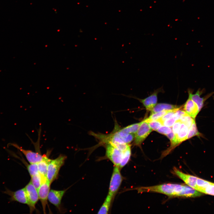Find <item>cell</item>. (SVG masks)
Listing matches in <instances>:
<instances>
[{
    "label": "cell",
    "instance_id": "6da1fadb",
    "mask_svg": "<svg viewBox=\"0 0 214 214\" xmlns=\"http://www.w3.org/2000/svg\"><path fill=\"white\" fill-rule=\"evenodd\" d=\"M140 192H154L171 197L193 198L202 195L201 193L184 184L166 183L156 185L142 187L138 188Z\"/></svg>",
    "mask_w": 214,
    "mask_h": 214
},
{
    "label": "cell",
    "instance_id": "7a4b0ae2",
    "mask_svg": "<svg viewBox=\"0 0 214 214\" xmlns=\"http://www.w3.org/2000/svg\"><path fill=\"white\" fill-rule=\"evenodd\" d=\"M90 134L97 139L100 143L106 144H113L116 143H124L129 144L134 140L135 134L127 133L117 129V128L111 133L105 134L90 132Z\"/></svg>",
    "mask_w": 214,
    "mask_h": 214
},
{
    "label": "cell",
    "instance_id": "3957f363",
    "mask_svg": "<svg viewBox=\"0 0 214 214\" xmlns=\"http://www.w3.org/2000/svg\"><path fill=\"white\" fill-rule=\"evenodd\" d=\"M67 158L65 155L61 154L56 158L51 160L49 163L47 178L51 183L57 178L60 169L64 164Z\"/></svg>",
    "mask_w": 214,
    "mask_h": 214
},
{
    "label": "cell",
    "instance_id": "277c9868",
    "mask_svg": "<svg viewBox=\"0 0 214 214\" xmlns=\"http://www.w3.org/2000/svg\"><path fill=\"white\" fill-rule=\"evenodd\" d=\"M40 134V132L39 133L38 139L37 141L34 143L37 148V150L36 152L23 149L15 143H11L10 145L13 146L19 150L24 155L30 163H38L42 160L43 157V155L40 153L39 149Z\"/></svg>",
    "mask_w": 214,
    "mask_h": 214
},
{
    "label": "cell",
    "instance_id": "5b68a950",
    "mask_svg": "<svg viewBox=\"0 0 214 214\" xmlns=\"http://www.w3.org/2000/svg\"><path fill=\"white\" fill-rule=\"evenodd\" d=\"M122 180L120 169L115 166L110 180L108 194L114 198L118 191Z\"/></svg>",
    "mask_w": 214,
    "mask_h": 214
},
{
    "label": "cell",
    "instance_id": "8992f818",
    "mask_svg": "<svg viewBox=\"0 0 214 214\" xmlns=\"http://www.w3.org/2000/svg\"><path fill=\"white\" fill-rule=\"evenodd\" d=\"M106 155L115 166L119 167L123 157L122 151L110 144H106Z\"/></svg>",
    "mask_w": 214,
    "mask_h": 214
},
{
    "label": "cell",
    "instance_id": "52a82bcc",
    "mask_svg": "<svg viewBox=\"0 0 214 214\" xmlns=\"http://www.w3.org/2000/svg\"><path fill=\"white\" fill-rule=\"evenodd\" d=\"M30 213L35 209V205L39 199L38 191L30 181L24 187Z\"/></svg>",
    "mask_w": 214,
    "mask_h": 214
},
{
    "label": "cell",
    "instance_id": "ba28073f",
    "mask_svg": "<svg viewBox=\"0 0 214 214\" xmlns=\"http://www.w3.org/2000/svg\"><path fill=\"white\" fill-rule=\"evenodd\" d=\"M42 180L41 184L38 190V193L44 213H45L46 206L48 204V196L51 183L47 178L42 179Z\"/></svg>",
    "mask_w": 214,
    "mask_h": 214
},
{
    "label": "cell",
    "instance_id": "9c48e42d",
    "mask_svg": "<svg viewBox=\"0 0 214 214\" xmlns=\"http://www.w3.org/2000/svg\"><path fill=\"white\" fill-rule=\"evenodd\" d=\"M152 131V129L147 123L144 121L141 122L135 134L134 142L135 145L140 147L142 142Z\"/></svg>",
    "mask_w": 214,
    "mask_h": 214
},
{
    "label": "cell",
    "instance_id": "30bf717a",
    "mask_svg": "<svg viewBox=\"0 0 214 214\" xmlns=\"http://www.w3.org/2000/svg\"><path fill=\"white\" fill-rule=\"evenodd\" d=\"M3 193L10 196L9 198L10 202H17L27 204L26 193L24 188L14 191L6 188Z\"/></svg>",
    "mask_w": 214,
    "mask_h": 214
},
{
    "label": "cell",
    "instance_id": "8fae6325",
    "mask_svg": "<svg viewBox=\"0 0 214 214\" xmlns=\"http://www.w3.org/2000/svg\"><path fill=\"white\" fill-rule=\"evenodd\" d=\"M205 91L204 89H199L195 94H193L192 90L191 89H188V97L191 99L196 104L198 107L199 111L203 107L205 101L214 93L213 92H212L206 95L204 97H201V95L204 93Z\"/></svg>",
    "mask_w": 214,
    "mask_h": 214
},
{
    "label": "cell",
    "instance_id": "7c38bea8",
    "mask_svg": "<svg viewBox=\"0 0 214 214\" xmlns=\"http://www.w3.org/2000/svg\"><path fill=\"white\" fill-rule=\"evenodd\" d=\"M162 87L155 90L149 96L143 99H138L142 103L147 111H151L156 104L157 102V95L158 93L162 92Z\"/></svg>",
    "mask_w": 214,
    "mask_h": 214
},
{
    "label": "cell",
    "instance_id": "4fadbf2b",
    "mask_svg": "<svg viewBox=\"0 0 214 214\" xmlns=\"http://www.w3.org/2000/svg\"><path fill=\"white\" fill-rule=\"evenodd\" d=\"M67 189L63 190H50L48 196L49 201L59 209L61 200Z\"/></svg>",
    "mask_w": 214,
    "mask_h": 214
},
{
    "label": "cell",
    "instance_id": "5bb4252c",
    "mask_svg": "<svg viewBox=\"0 0 214 214\" xmlns=\"http://www.w3.org/2000/svg\"><path fill=\"white\" fill-rule=\"evenodd\" d=\"M184 110L194 119L199 112L196 104L189 97L184 106Z\"/></svg>",
    "mask_w": 214,
    "mask_h": 214
},
{
    "label": "cell",
    "instance_id": "9a60e30c",
    "mask_svg": "<svg viewBox=\"0 0 214 214\" xmlns=\"http://www.w3.org/2000/svg\"><path fill=\"white\" fill-rule=\"evenodd\" d=\"M48 155H43V157L42 160L37 163L38 171L40 174L42 179L47 178V174L48 166L51 159H49Z\"/></svg>",
    "mask_w": 214,
    "mask_h": 214
},
{
    "label": "cell",
    "instance_id": "2e32d148",
    "mask_svg": "<svg viewBox=\"0 0 214 214\" xmlns=\"http://www.w3.org/2000/svg\"><path fill=\"white\" fill-rule=\"evenodd\" d=\"M179 107V106L169 104L158 103L156 104L151 110V113L152 114L163 111L172 110Z\"/></svg>",
    "mask_w": 214,
    "mask_h": 214
},
{
    "label": "cell",
    "instance_id": "e0dca14e",
    "mask_svg": "<svg viewBox=\"0 0 214 214\" xmlns=\"http://www.w3.org/2000/svg\"><path fill=\"white\" fill-rule=\"evenodd\" d=\"M189 128L185 124L182 123L180 129L176 135V137L178 144L186 140Z\"/></svg>",
    "mask_w": 214,
    "mask_h": 214
},
{
    "label": "cell",
    "instance_id": "ac0fdd59",
    "mask_svg": "<svg viewBox=\"0 0 214 214\" xmlns=\"http://www.w3.org/2000/svg\"><path fill=\"white\" fill-rule=\"evenodd\" d=\"M113 198L112 196L108 194L104 202L99 210L98 214H107L108 213Z\"/></svg>",
    "mask_w": 214,
    "mask_h": 214
},
{
    "label": "cell",
    "instance_id": "d6986e66",
    "mask_svg": "<svg viewBox=\"0 0 214 214\" xmlns=\"http://www.w3.org/2000/svg\"><path fill=\"white\" fill-rule=\"evenodd\" d=\"M195 136L200 137H202V135L198 131L195 121L194 120L191 126L189 128L186 140Z\"/></svg>",
    "mask_w": 214,
    "mask_h": 214
},
{
    "label": "cell",
    "instance_id": "ffe728a7",
    "mask_svg": "<svg viewBox=\"0 0 214 214\" xmlns=\"http://www.w3.org/2000/svg\"><path fill=\"white\" fill-rule=\"evenodd\" d=\"M131 155V150L130 145L128 148L124 151L123 155L122 161L119 168L120 169L125 166L129 162Z\"/></svg>",
    "mask_w": 214,
    "mask_h": 214
},
{
    "label": "cell",
    "instance_id": "44dd1931",
    "mask_svg": "<svg viewBox=\"0 0 214 214\" xmlns=\"http://www.w3.org/2000/svg\"><path fill=\"white\" fill-rule=\"evenodd\" d=\"M141 122L133 124L121 129H119L121 131L127 133L135 134L138 130Z\"/></svg>",
    "mask_w": 214,
    "mask_h": 214
},
{
    "label": "cell",
    "instance_id": "7402d4cb",
    "mask_svg": "<svg viewBox=\"0 0 214 214\" xmlns=\"http://www.w3.org/2000/svg\"><path fill=\"white\" fill-rule=\"evenodd\" d=\"M211 182L198 177L196 180V185L195 189L201 193L202 190L210 184Z\"/></svg>",
    "mask_w": 214,
    "mask_h": 214
},
{
    "label": "cell",
    "instance_id": "603a6c76",
    "mask_svg": "<svg viewBox=\"0 0 214 214\" xmlns=\"http://www.w3.org/2000/svg\"><path fill=\"white\" fill-rule=\"evenodd\" d=\"M170 110H164L151 114L149 117L145 119L144 121L148 123L151 121L157 120L169 111Z\"/></svg>",
    "mask_w": 214,
    "mask_h": 214
},
{
    "label": "cell",
    "instance_id": "cb8c5ba5",
    "mask_svg": "<svg viewBox=\"0 0 214 214\" xmlns=\"http://www.w3.org/2000/svg\"><path fill=\"white\" fill-rule=\"evenodd\" d=\"M30 181L35 188L38 190L42 183V177L39 173L31 177Z\"/></svg>",
    "mask_w": 214,
    "mask_h": 214
},
{
    "label": "cell",
    "instance_id": "d4e9b609",
    "mask_svg": "<svg viewBox=\"0 0 214 214\" xmlns=\"http://www.w3.org/2000/svg\"><path fill=\"white\" fill-rule=\"evenodd\" d=\"M179 119L182 123L185 124L189 128L191 126L194 120H195V119L187 114L181 117Z\"/></svg>",
    "mask_w": 214,
    "mask_h": 214
},
{
    "label": "cell",
    "instance_id": "484cf974",
    "mask_svg": "<svg viewBox=\"0 0 214 214\" xmlns=\"http://www.w3.org/2000/svg\"><path fill=\"white\" fill-rule=\"evenodd\" d=\"M26 166L30 177L39 173L37 163H30Z\"/></svg>",
    "mask_w": 214,
    "mask_h": 214
},
{
    "label": "cell",
    "instance_id": "4316f807",
    "mask_svg": "<svg viewBox=\"0 0 214 214\" xmlns=\"http://www.w3.org/2000/svg\"><path fill=\"white\" fill-rule=\"evenodd\" d=\"M181 107L170 110L169 111L157 120L159 121L162 124L165 120L172 117L175 113Z\"/></svg>",
    "mask_w": 214,
    "mask_h": 214
},
{
    "label": "cell",
    "instance_id": "83f0119b",
    "mask_svg": "<svg viewBox=\"0 0 214 214\" xmlns=\"http://www.w3.org/2000/svg\"><path fill=\"white\" fill-rule=\"evenodd\" d=\"M201 193L214 196V183L211 182L210 184L203 189Z\"/></svg>",
    "mask_w": 214,
    "mask_h": 214
},
{
    "label": "cell",
    "instance_id": "f1b7e54d",
    "mask_svg": "<svg viewBox=\"0 0 214 214\" xmlns=\"http://www.w3.org/2000/svg\"><path fill=\"white\" fill-rule=\"evenodd\" d=\"M147 123L150 128L153 130L156 131L162 125V123L158 120L151 121Z\"/></svg>",
    "mask_w": 214,
    "mask_h": 214
},
{
    "label": "cell",
    "instance_id": "f546056e",
    "mask_svg": "<svg viewBox=\"0 0 214 214\" xmlns=\"http://www.w3.org/2000/svg\"><path fill=\"white\" fill-rule=\"evenodd\" d=\"M172 130L171 128L165 126H161L156 131L160 133L166 135L171 133Z\"/></svg>",
    "mask_w": 214,
    "mask_h": 214
},
{
    "label": "cell",
    "instance_id": "4dcf8cb0",
    "mask_svg": "<svg viewBox=\"0 0 214 214\" xmlns=\"http://www.w3.org/2000/svg\"><path fill=\"white\" fill-rule=\"evenodd\" d=\"M181 108L178 110L172 116L176 120L179 119L181 117L187 114L184 110L180 109Z\"/></svg>",
    "mask_w": 214,
    "mask_h": 214
},
{
    "label": "cell",
    "instance_id": "1f68e13d",
    "mask_svg": "<svg viewBox=\"0 0 214 214\" xmlns=\"http://www.w3.org/2000/svg\"><path fill=\"white\" fill-rule=\"evenodd\" d=\"M182 122L179 119L177 120L175 122L172 127V131L176 135L178 132L181 126Z\"/></svg>",
    "mask_w": 214,
    "mask_h": 214
},
{
    "label": "cell",
    "instance_id": "d6a6232c",
    "mask_svg": "<svg viewBox=\"0 0 214 214\" xmlns=\"http://www.w3.org/2000/svg\"><path fill=\"white\" fill-rule=\"evenodd\" d=\"M176 120L172 117L168 119L162 123V125L165 126L171 127L175 122Z\"/></svg>",
    "mask_w": 214,
    "mask_h": 214
}]
</instances>
